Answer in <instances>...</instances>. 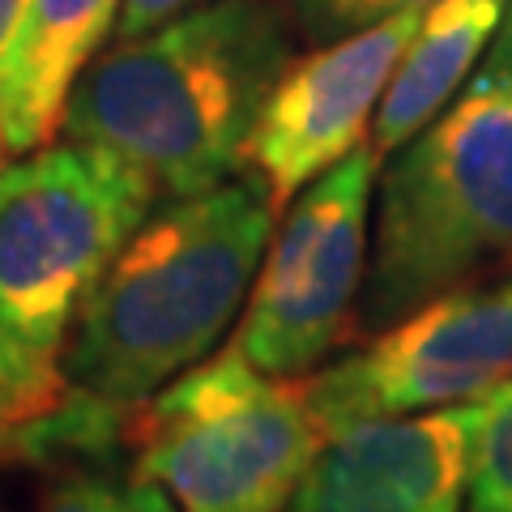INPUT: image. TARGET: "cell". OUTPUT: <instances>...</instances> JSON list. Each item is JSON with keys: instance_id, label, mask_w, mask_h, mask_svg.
<instances>
[{"instance_id": "1", "label": "cell", "mask_w": 512, "mask_h": 512, "mask_svg": "<svg viewBox=\"0 0 512 512\" xmlns=\"http://www.w3.org/2000/svg\"><path fill=\"white\" fill-rule=\"evenodd\" d=\"M291 30L269 0H205L94 56L64 103V137L124 158L158 197H192L244 167Z\"/></svg>"}, {"instance_id": "2", "label": "cell", "mask_w": 512, "mask_h": 512, "mask_svg": "<svg viewBox=\"0 0 512 512\" xmlns=\"http://www.w3.org/2000/svg\"><path fill=\"white\" fill-rule=\"evenodd\" d=\"M274 227L252 175L150 210L73 316L60 350L69 389L133 410L197 367L244 312Z\"/></svg>"}, {"instance_id": "3", "label": "cell", "mask_w": 512, "mask_h": 512, "mask_svg": "<svg viewBox=\"0 0 512 512\" xmlns=\"http://www.w3.org/2000/svg\"><path fill=\"white\" fill-rule=\"evenodd\" d=\"M512 274V30L423 133L389 154L359 325L384 329L444 291Z\"/></svg>"}, {"instance_id": "4", "label": "cell", "mask_w": 512, "mask_h": 512, "mask_svg": "<svg viewBox=\"0 0 512 512\" xmlns=\"http://www.w3.org/2000/svg\"><path fill=\"white\" fill-rule=\"evenodd\" d=\"M325 440L303 376H269L235 346L128 410L133 470L171 512H286Z\"/></svg>"}, {"instance_id": "5", "label": "cell", "mask_w": 512, "mask_h": 512, "mask_svg": "<svg viewBox=\"0 0 512 512\" xmlns=\"http://www.w3.org/2000/svg\"><path fill=\"white\" fill-rule=\"evenodd\" d=\"M154 201L137 167L86 141H47L0 167V325L60 355L77 308Z\"/></svg>"}, {"instance_id": "6", "label": "cell", "mask_w": 512, "mask_h": 512, "mask_svg": "<svg viewBox=\"0 0 512 512\" xmlns=\"http://www.w3.org/2000/svg\"><path fill=\"white\" fill-rule=\"evenodd\" d=\"M372 146L346 154L282 210L231 346L269 376H308L359 316L372 252Z\"/></svg>"}, {"instance_id": "7", "label": "cell", "mask_w": 512, "mask_h": 512, "mask_svg": "<svg viewBox=\"0 0 512 512\" xmlns=\"http://www.w3.org/2000/svg\"><path fill=\"white\" fill-rule=\"evenodd\" d=\"M512 380V274L419 303L355 355L303 376L325 431L483 402Z\"/></svg>"}, {"instance_id": "8", "label": "cell", "mask_w": 512, "mask_h": 512, "mask_svg": "<svg viewBox=\"0 0 512 512\" xmlns=\"http://www.w3.org/2000/svg\"><path fill=\"white\" fill-rule=\"evenodd\" d=\"M419 22L423 9L397 13L359 35L320 43L316 52L282 69L256 116L239 167L269 192L278 218L312 180L363 146L380 94Z\"/></svg>"}, {"instance_id": "9", "label": "cell", "mask_w": 512, "mask_h": 512, "mask_svg": "<svg viewBox=\"0 0 512 512\" xmlns=\"http://www.w3.org/2000/svg\"><path fill=\"white\" fill-rule=\"evenodd\" d=\"M470 410L367 419L325 440L286 512H461Z\"/></svg>"}, {"instance_id": "10", "label": "cell", "mask_w": 512, "mask_h": 512, "mask_svg": "<svg viewBox=\"0 0 512 512\" xmlns=\"http://www.w3.org/2000/svg\"><path fill=\"white\" fill-rule=\"evenodd\" d=\"M120 18V0H26L0 82V150L30 154L56 137L64 103Z\"/></svg>"}, {"instance_id": "11", "label": "cell", "mask_w": 512, "mask_h": 512, "mask_svg": "<svg viewBox=\"0 0 512 512\" xmlns=\"http://www.w3.org/2000/svg\"><path fill=\"white\" fill-rule=\"evenodd\" d=\"M504 13V0H431L423 9V22L397 60L372 116L367 146L376 158H389L397 146H406L457 99L474 64L487 56Z\"/></svg>"}, {"instance_id": "12", "label": "cell", "mask_w": 512, "mask_h": 512, "mask_svg": "<svg viewBox=\"0 0 512 512\" xmlns=\"http://www.w3.org/2000/svg\"><path fill=\"white\" fill-rule=\"evenodd\" d=\"M470 410V457L461 512H512V380Z\"/></svg>"}, {"instance_id": "13", "label": "cell", "mask_w": 512, "mask_h": 512, "mask_svg": "<svg viewBox=\"0 0 512 512\" xmlns=\"http://www.w3.org/2000/svg\"><path fill=\"white\" fill-rule=\"evenodd\" d=\"M73 397L60 355L26 346L0 325V436L56 414Z\"/></svg>"}, {"instance_id": "14", "label": "cell", "mask_w": 512, "mask_h": 512, "mask_svg": "<svg viewBox=\"0 0 512 512\" xmlns=\"http://www.w3.org/2000/svg\"><path fill=\"white\" fill-rule=\"evenodd\" d=\"M30 512H171L167 500L158 495L137 470H64L56 483L39 491Z\"/></svg>"}, {"instance_id": "15", "label": "cell", "mask_w": 512, "mask_h": 512, "mask_svg": "<svg viewBox=\"0 0 512 512\" xmlns=\"http://www.w3.org/2000/svg\"><path fill=\"white\" fill-rule=\"evenodd\" d=\"M431 0H291V18L316 47L359 35V30L389 22L397 13L427 9Z\"/></svg>"}, {"instance_id": "16", "label": "cell", "mask_w": 512, "mask_h": 512, "mask_svg": "<svg viewBox=\"0 0 512 512\" xmlns=\"http://www.w3.org/2000/svg\"><path fill=\"white\" fill-rule=\"evenodd\" d=\"M205 5V0H120V18H116V30H111V39H137L146 35V30L163 26L171 18H180V13Z\"/></svg>"}, {"instance_id": "17", "label": "cell", "mask_w": 512, "mask_h": 512, "mask_svg": "<svg viewBox=\"0 0 512 512\" xmlns=\"http://www.w3.org/2000/svg\"><path fill=\"white\" fill-rule=\"evenodd\" d=\"M22 13H26V0H0V82H5V64L13 52V39H18Z\"/></svg>"}, {"instance_id": "18", "label": "cell", "mask_w": 512, "mask_h": 512, "mask_svg": "<svg viewBox=\"0 0 512 512\" xmlns=\"http://www.w3.org/2000/svg\"><path fill=\"white\" fill-rule=\"evenodd\" d=\"M504 26H508V30H512V9H508V13H504Z\"/></svg>"}]
</instances>
